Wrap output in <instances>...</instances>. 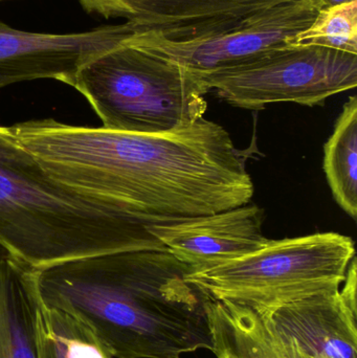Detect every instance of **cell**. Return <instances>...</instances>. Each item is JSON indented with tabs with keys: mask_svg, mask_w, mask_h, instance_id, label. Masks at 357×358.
Returning <instances> with one entry per match:
<instances>
[{
	"mask_svg": "<svg viewBox=\"0 0 357 358\" xmlns=\"http://www.w3.org/2000/svg\"><path fill=\"white\" fill-rule=\"evenodd\" d=\"M10 128L52 178L148 224L222 212L253 198L243 155L222 126L205 117L171 134H126L54 119Z\"/></svg>",
	"mask_w": 357,
	"mask_h": 358,
	"instance_id": "obj_1",
	"label": "cell"
},
{
	"mask_svg": "<svg viewBox=\"0 0 357 358\" xmlns=\"http://www.w3.org/2000/svg\"><path fill=\"white\" fill-rule=\"evenodd\" d=\"M168 250H126L36 269L44 307L83 324L115 358L213 351L212 299Z\"/></svg>",
	"mask_w": 357,
	"mask_h": 358,
	"instance_id": "obj_2",
	"label": "cell"
},
{
	"mask_svg": "<svg viewBox=\"0 0 357 358\" xmlns=\"http://www.w3.org/2000/svg\"><path fill=\"white\" fill-rule=\"evenodd\" d=\"M148 223L52 178L0 126V246L35 269L126 250H167Z\"/></svg>",
	"mask_w": 357,
	"mask_h": 358,
	"instance_id": "obj_3",
	"label": "cell"
},
{
	"mask_svg": "<svg viewBox=\"0 0 357 358\" xmlns=\"http://www.w3.org/2000/svg\"><path fill=\"white\" fill-rule=\"evenodd\" d=\"M131 37L88 61L69 86L87 100L105 129L171 134L193 127L207 111V86Z\"/></svg>",
	"mask_w": 357,
	"mask_h": 358,
	"instance_id": "obj_4",
	"label": "cell"
},
{
	"mask_svg": "<svg viewBox=\"0 0 357 358\" xmlns=\"http://www.w3.org/2000/svg\"><path fill=\"white\" fill-rule=\"evenodd\" d=\"M354 257L351 238L319 233L268 240L256 252L212 268L191 271L187 279L212 300L270 310L340 289Z\"/></svg>",
	"mask_w": 357,
	"mask_h": 358,
	"instance_id": "obj_5",
	"label": "cell"
},
{
	"mask_svg": "<svg viewBox=\"0 0 357 358\" xmlns=\"http://www.w3.org/2000/svg\"><path fill=\"white\" fill-rule=\"evenodd\" d=\"M218 96L239 108L275 103L323 105L357 85V55L316 45H289L257 59L209 73H194Z\"/></svg>",
	"mask_w": 357,
	"mask_h": 358,
	"instance_id": "obj_6",
	"label": "cell"
},
{
	"mask_svg": "<svg viewBox=\"0 0 357 358\" xmlns=\"http://www.w3.org/2000/svg\"><path fill=\"white\" fill-rule=\"evenodd\" d=\"M322 8L320 0H289L255 15L237 29L203 39L170 41L149 33L133 34L131 39L193 73H209L249 62L289 45L297 34L312 24Z\"/></svg>",
	"mask_w": 357,
	"mask_h": 358,
	"instance_id": "obj_7",
	"label": "cell"
},
{
	"mask_svg": "<svg viewBox=\"0 0 357 358\" xmlns=\"http://www.w3.org/2000/svg\"><path fill=\"white\" fill-rule=\"evenodd\" d=\"M136 33L127 22L54 34L22 31L0 21V88L40 79L71 85L88 61Z\"/></svg>",
	"mask_w": 357,
	"mask_h": 358,
	"instance_id": "obj_8",
	"label": "cell"
},
{
	"mask_svg": "<svg viewBox=\"0 0 357 358\" xmlns=\"http://www.w3.org/2000/svg\"><path fill=\"white\" fill-rule=\"evenodd\" d=\"M88 14L122 18L136 29L186 42L226 33L289 0H78Z\"/></svg>",
	"mask_w": 357,
	"mask_h": 358,
	"instance_id": "obj_9",
	"label": "cell"
},
{
	"mask_svg": "<svg viewBox=\"0 0 357 358\" xmlns=\"http://www.w3.org/2000/svg\"><path fill=\"white\" fill-rule=\"evenodd\" d=\"M264 210L251 202L203 216L149 225L150 233L191 271L212 268L268 243Z\"/></svg>",
	"mask_w": 357,
	"mask_h": 358,
	"instance_id": "obj_10",
	"label": "cell"
},
{
	"mask_svg": "<svg viewBox=\"0 0 357 358\" xmlns=\"http://www.w3.org/2000/svg\"><path fill=\"white\" fill-rule=\"evenodd\" d=\"M356 259L348 266L343 288L258 311L307 358H357Z\"/></svg>",
	"mask_w": 357,
	"mask_h": 358,
	"instance_id": "obj_11",
	"label": "cell"
},
{
	"mask_svg": "<svg viewBox=\"0 0 357 358\" xmlns=\"http://www.w3.org/2000/svg\"><path fill=\"white\" fill-rule=\"evenodd\" d=\"M41 306L36 269L10 254L0 256V358H40Z\"/></svg>",
	"mask_w": 357,
	"mask_h": 358,
	"instance_id": "obj_12",
	"label": "cell"
},
{
	"mask_svg": "<svg viewBox=\"0 0 357 358\" xmlns=\"http://www.w3.org/2000/svg\"><path fill=\"white\" fill-rule=\"evenodd\" d=\"M212 352L217 358H307L289 336L251 307L212 300Z\"/></svg>",
	"mask_w": 357,
	"mask_h": 358,
	"instance_id": "obj_13",
	"label": "cell"
},
{
	"mask_svg": "<svg viewBox=\"0 0 357 358\" xmlns=\"http://www.w3.org/2000/svg\"><path fill=\"white\" fill-rule=\"evenodd\" d=\"M324 171L333 197L356 220L357 99L350 96L324 147Z\"/></svg>",
	"mask_w": 357,
	"mask_h": 358,
	"instance_id": "obj_14",
	"label": "cell"
},
{
	"mask_svg": "<svg viewBox=\"0 0 357 358\" xmlns=\"http://www.w3.org/2000/svg\"><path fill=\"white\" fill-rule=\"evenodd\" d=\"M38 341L40 358H115L83 324L43 305Z\"/></svg>",
	"mask_w": 357,
	"mask_h": 358,
	"instance_id": "obj_15",
	"label": "cell"
},
{
	"mask_svg": "<svg viewBox=\"0 0 357 358\" xmlns=\"http://www.w3.org/2000/svg\"><path fill=\"white\" fill-rule=\"evenodd\" d=\"M291 44L357 55V0L321 8L312 24L297 34Z\"/></svg>",
	"mask_w": 357,
	"mask_h": 358,
	"instance_id": "obj_16",
	"label": "cell"
},
{
	"mask_svg": "<svg viewBox=\"0 0 357 358\" xmlns=\"http://www.w3.org/2000/svg\"><path fill=\"white\" fill-rule=\"evenodd\" d=\"M323 8L326 6H335V4L345 3V2L354 1V0H320Z\"/></svg>",
	"mask_w": 357,
	"mask_h": 358,
	"instance_id": "obj_17",
	"label": "cell"
},
{
	"mask_svg": "<svg viewBox=\"0 0 357 358\" xmlns=\"http://www.w3.org/2000/svg\"><path fill=\"white\" fill-rule=\"evenodd\" d=\"M0 1H6V0H0Z\"/></svg>",
	"mask_w": 357,
	"mask_h": 358,
	"instance_id": "obj_18",
	"label": "cell"
}]
</instances>
